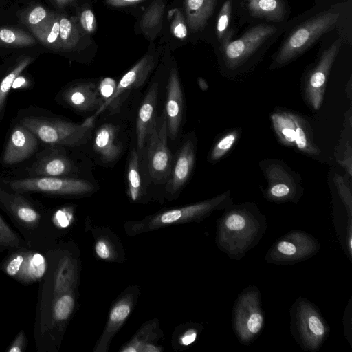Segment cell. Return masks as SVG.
I'll list each match as a JSON object with an SVG mask.
<instances>
[{"label": "cell", "mask_w": 352, "mask_h": 352, "mask_svg": "<svg viewBox=\"0 0 352 352\" xmlns=\"http://www.w3.org/2000/svg\"><path fill=\"white\" fill-rule=\"evenodd\" d=\"M36 43V40L26 32L14 28H0V46L28 47Z\"/></svg>", "instance_id": "cell-34"}, {"label": "cell", "mask_w": 352, "mask_h": 352, "mask_svg": "<svg viewBox=\"0 0 352 352\" xmlns=\"http://www.w3.org/2000/svg\"><path fill=\"white\" fill-rule=\"evenodd\" d=\"M171 28L174 36L178 38L183 39L187 36L188 30L185 18L179 10L175 11Z\"/></svg>", "instance_id": "cell-40"}, {"label": "cell", "mask_w": 352, "mask_h": 352, "mask_svg": "<svg viewBox=\"0 0 352 352\" xmlns=\"http://www.w3.org/2000/svg\"><path fill=\"white\" fill-rule=\"evenodd\" d=\"M74 277V264L65 256L58 264L50 285L44 282L36 320L38 340L52 336L70 317L75 306L72 293Z\"/></svg>", "instance_id": "cell-2"}, {"label": "cell", "mask_w": 352, "mask_h": 352, "mask_svg": "<svg viewBox=\"0 0 352 352\" xmlns=\"http://www.w3.org/2000/svg\"><path fill=\"white\" fill-rule=\"evenodd\" d=\"M58 5L60 6H62L68 2L71 1L72 0H55Z\"/></svg>", "instance_id": "cell-50"}, {"label": "cell", "mask_w": 352, "mask_h": 352, "mask_svg": "<svg viewBox=\"0 0 352 352\" xmlns=\"http://www.w3.org/2000/svg\"><path fill=\"white\" fill-rule=\"evenodd\" d=\"M266 230V218L254 202L232 204L217 220L215 242L230 258L240 260L259 243Z\"/></svg>", "instance_id": "cell-1"}, {"label": "cell", "mask_w": 352, "mask_h": 352, "mask_svg": "<svg viewBox=\"0 0 352 352\" xmlns=\"http://www.w3.org/2000/svg\"><path fill=\"white\" fill-rule=\"evenodd\" d=\"M164 5L162 1H154L143 14L140 28L143 32L147 34L157 32L160 29Z\"/></svg>", "instance_id": "cell-36"}, {"label": "cell", "mask_w": 352, "mask_h": 352, "mask_svg": "<svg viewBox=\"0 0 352 352\" xmlns=\"http://www.w3.org/2000/svg\"><path fill=\"white\" fill-rule=\"evenodd\" d=\"M195 155L196 138L191 135L184 142L172 163L170 173L166 183L168 195H175L187 183L195 166Z\"/></svg>", "instance_id": "cell-19"}, {"label": "cell", "mask_w": 352, "mask_h": 352, "mask_svg": "<svg viewBox=\"0 0 352 352\" xmlns=\"http://www.w3.org/2000/svg\"><path fill=\"white\" fill-rule=\"evenodd\" d=\"M38 140L21 123L12 129L3 154L6 165H14L31 157L37 150Z\"/></svg>", "instance_id": "cell-21"}, {"label": "cell", "mask_w": 352, "mask_h": 352, "mask_svg": "<svg viewBox=\"0 0 352 352\" xmlns=\"http://www.w3.org/2000/svg\"><path fill=\"white\" fill-rule=\"evenodd\" d=\"M290 333L305 351H318L330 334V327L319 308L305 297H298L289 310Z\"/></svg>", "instance_id": "cell-3"}, {"label": "cell", "mask_w": 352, "mask_h": 352, "mask_svg": "<svg viewBox=\"0 0 352 352\" xmlns=\"http://www.w3.org/2000/svg\"><path fill=\"white\" fill-rule=\"evenodd\" d=\"M80 21L82 29L86 32L92 33L95 31L96 21L91 10H84L80 14Z\"/></svg>", "instance_id": "cell-41"}, {"label": "cell", "mask_w": 352, "mask_h": 352, "mask_svg": "<svg viewBox=\"0 0 352 352\" xmlns=\"http://www.w3.org/2000/svg\"><path fill=\"white\" fill-rule=\"evenodd\" d=\"M232 13V1L231 0L226 1L219 12L217 23V32L219 39L224 35L230 19Z\"/></svg>", "instance_id": "cell-39"}, {"label": "cell", "mask_w": 352, "mask_h": 352, "mask_svg": "<svg viewBox=\"0 0 352 352\" xmlns=\"http://www.w3.org/2000/svg\"><path fill=\"white\" fill-rule=\"evenodd\" d=\"M232 204L231 191L188 206L164 210L146 219L131 223L130 232L137 234L160 228L192 221H201L215 210H225Z\"/></svg>", "instance_id": "cell-4"}, {"label": "cell", "mask_w": 352, "mask_h": 352, "mask_svg": "<svg viewBox=\"0 0 352 352\" xmlns=\"http://www.w3.org/2000/svg\"><path fill=\"white\" fill-rule=\"evenodd\" d=\"M159 84L153 82L141 102L136 120V149L141 152L146 146L148 135L157 119L156 109Z\"/></svg>", "instance_id": "cell-22"}, {"label": "cell", "mask_w": 352, "mask_h": 352, "mask_svg": "<svg viewBox=\"0 0 352 352\" xmlns=\"http://www.w3.org/2000/svg\"><path fill=\"white\" fill-rule=\"evenodd\" d=\"M21 244L19 236L0 216V248H14Z\"/></svg>", "instance_id": "cell-38"}, {"label": "cell", "mask_w": 352, "mask_h": 352, "mask_svg": "<svg viewBox=\"0 0 352 352\" xmlns=\"http://www.w3.org/2000/svg\"><path fill=\"white\" fill-rule=\"evenodd\" d=\"M2 268L9 276L24 283H32L45 274L47 263L39 252L20 251L11 254Z\"/></svg>", "instance_id": "cell-15"}, {"label": "cell", "mask_w": 352, "mask_h": 352, "mask_svg": "<svg viewBox=\"0 0 352 352\" xmlns=\"http://www.w3.org/2000/svg\"><path fill=\"white\" fill-rule=\"evenodd\" d=\"M184 94L176 67L170 71L166 87L164 113L166 118L168 136L174 140L178 135L184 115Z\"/></svg>", "instance_id": "cell-20"}, {"label": "cell", "mask_w": 352, "mask_h": 352, "mask_svg": "<svg viewBox=\"0 0 352 352\" xmlns=\"http://www.w3.org/2000/svg\"><path fill=\"white\" fill-rule=\"evenodd\" d=\"M241 133L239 129H233L221 134L214 143L208 155V161L215 163L223 158L233 148Z\"/></svg>", "instance_id": "cell-32"}, {"label": "cell", "mask_w": 352, "mask_h": 352, "mask_svg": "<svg viewBox=\"0 0 352 352\" xmlns=\"http://www.w3.org/2000/svg\"><path fill=\"white\" fill-rule=\"evenodd\" d=\"M333 181L345 212L349 218L352 219V189L351 183L346 175H341L338 173L335 174Z\"/></svg>", "instance_id": "cell-37"}, {"label": "cell", "mask_w": 352, "mask_h": 352, "mask_svg": "<svg viewBox=\"0 0 352 352\" xmlns=\"http://www.w3.org/2000/svg\"><path fill=\"white\" fill-rule=\"evenodd\" d=\"M77 167L62 146H50L29 169L31 177H75Z\"/></svg>", "instance_id": "cell-16"}, {"label": "cell", "mask_w": 352, "mask_h": 352, "mask_svg": "<svg viewBox=\"0 0 352 352\" xmlns=\"http://www.w3.org/2000/svg\"><path fill=\"white\" fill-rule=\"evenodd\" d=\"M65 105L78 113H93L102 106L104 100L98 84L94 81H78L67 86L61 92Z\"/></svg>", "instance_id": "cell-17"}, {"label": "cell", "mask_w": 352, "mask_h": 352, "mask_svg": "<svg viewBox=\"0 0 352 352\" xmlns=\"http://www.w3.org/2000/svg\"><path fill=\"white\" fill-rule=\"evenodd\" d=\"M95 251L98 257L102 259H109L111 256V248L109 243L100 239L97 241L95 245Z\"/></svg>", "instance_id": "cell-45"}, {"label": "cell", "mask_w": 352, "mask_h": 352, "mask_svg": "<svg viewBox=\"0 0 352 352\" xmlns=\"http://www.w3.org/2000/svg\"><path fill=\"white\" fill-rule=\"evenodd\" d=\"M296 125V138L294 148L300 153L311 156L318 157L321 150L314 140L313 129L304 116L292 113Z\"/></svg>", "instance_id": "cell-26"}, {"label": "cell", "mask_w": 352, "mask_h": 352, "mask_svg": "<svg viewBox=\"0 0 352 352\" xmlns=\"http://www.w3.org/2000/svg\"><path fill=\"white\" fill-rule=\"evenodd\" d=\"M351 79L349 80L348 85H346V96L348 97L349 100L351 101Z\"/></svg>", "instance_id": "cell-49"}, {"label": "cell", "mask_w": 352, "mask_h": 352, "mask_svg": "<svg viewBox=\"0 0 352 352\" xmlns=\"http://www.w3.org/2000/svg\"><path fill=\"white\" fill-rule=\"evenodd\" d=\"M197 82H198V85H199L200 89L202 91H206L208 89V85L207 82L203 78H201V77L198 78Z\"/></svg>", "instance_id": "cell-48"}, {"label": "cell", "mask_w": 352, "mask_h": 352, "mask_svg": "<svg viewBox=\"0 0 352 352\" xmlns=\"http://www.w3.org/2000/svg\"><path fill=\"white\" fill-rule=\"evenodd\" d=\"M20 123L42 142L50 146H79L89 140L94 126L76 124L65 120L26 116Z\"/></svg>", "instance_id": "cell-6"}, {"label": "cell", "mask_w": 352, "mask_h": 352, "mask_svg": "<svg viewBox=\"0 0 352 352\" xmlns=\"http://www.w3.org/2000/svg\"><path fill=\"white\" fill-rule=\"evenodd\" d=\"M338 19V13L327 12L301 24L284 41L272 61L270 69L282 67L296 58L332 28Z\"/></svg>", "instance_id": "cell-8"}, {"label": "cell", "mask_w": 352, "mask_h": 352, "mask_svg": "<svg viewBox=\"0 0 352 352\" xmlns=\"http://www.w3.org/2000/svg\"><path fill=\"white\" fill-rule=\"evenodd\" d=\"M250 14L272 21H281L285 14L283 0H246Z\"/></svg>", "instance_id": "cell-31"}, {"label": "cell", "mask_w": 352, "mask_h": 352, "mask_svg": "<svg viewBox=\"0 0 352 352\" xmlns=\"http://www.w3.org/2000/svg\"><path fill=\"white\" fill-rule=\"evenodd\" d=\"M265 325L261 294L256 285L245 287L232 307V328L239 343L249 346L261 335Z\"/></svg>", "instance_id": "cell-5"}, {"label": "cell", "mask_w": 352, "mask_h": 352, "mask_svg": "<svg viewBox=\"0 0 352 352\" xmlns=\"http://www.w3.org/2000/svg\"><path fill=\"white\" fill-rule=\"evenodd\" d=\"M140 153L136 148H133L127 162V192L133 201H139L144 193Z\"/></svg>", "instance_id": "cell-28"}, {"label": "cell", "mask_w": 352, "mask_h": 352, "mask_svg": "<svg viewBox=\"0 0 352 352\" xmlns=\"http://www.w3.org/2000/svg\"><path fill=\"white\" fill-rule=\"evenodd\" d=\"M32 56H23L16 63L11 71L4 76L0 82V118H1L5 109L8 93L14 81L22 72L33 61Z\"/></svg>", "instance_id": "cell-33"}, {"label": "cell", "mask_w": 352, "mask_h": 352, "mask_svg": "<svg viewBox=\"0 0 352 352\" xmlns=\"http://www.w3.org/2000/svg\"><path fill=\"white\" fill-rule=\"evenodd\" d=\"M47 16L45 8L41 6L34 8L29 13L28 23L32 26L36 25L44 20Z\"/></svg>", "instance_id": "cell-43"}, {"label": "cell", "mask_w": 352, "mask_h": 352, "mask_svg": "<svg viewBox=\"0 0 352 352\" xmlns=\"http://www.w3.org/2000/svg\"><path fill=\"white\" fill-rule=\"evenodd\" d=\"M7 184L20 193L38 192L61 196H82L96 189L89 181L76 177H30L8 181Z\"/></svg>", "instance_id": "cell-10"}, {"label": "cell", "mask_w": 352, "mask_h": 352, "mask_svg": "<svg viewBox=\"0 0 352 352\" xmlns=\"http://www.w3.org/2000/svg\"><path fill=\"white\" fill-rule=\"evenodd\" d=\"M59 40L60 49L72 50L80 40V32L76 23L66 16H59Z\"/></svg>", "instance_id": "cell-35"}, {"label": "cell", "mask_w": 352, "mask_h": 352, "mask_svg": "<svg viewBox=\"0 0 352 352\" xmlns=\"http://www.w3.org/2000/svg\"><path fill=\"white\" fill-rule=\"evenodd\" d=\"M92 138L94 151L104 164L116 162L124 152L123 135L117 124L108 122L100 124Z\"/></svg>", "instance_id": "cell-18"}, {"label": "cell", "mask_w": 352, "mask_h": 352, "mask_svg": "<svg viewBox=\"0 0 352 352\" xmlns=\"http://www.w3.org/2000/svg\"><path fill=\"white\" fill-rule=\"evenodd\" d=\"M155 65V60L151 54L142 57L119 80L112 94L103 102L102 106L82 123L94 126L98 116L105 111L111 114L118 113L124 100L131 93L144 85Z\"/></svg>", "instance_id": "cell-11"}, {"label": "cell", "mask_w": 352, "mask_h": 352, "mask_svg": "<svg viewBox=\"0 0 352 352\" xmlns=\"http://www.w3.org/2000/svg\"><path fill=\"white\" fill-rule=\"evenodd\" d=\"M320 249V242L311 234L291 230L274 241L264 259L269 264L294 265L314 256Z\"/></svg>", "instance_id": "cell-9"}, {"label": "cell", "mask_w": 352, "mask_h": 352, "mask_svg": "<svg viewBox=\"0 0 352 352\" xmlns=\"http://www.w3.org/2000/svg\"><path fill=\"white\" fill-rule=\"evenodd\" d=\"M59 27V15L51 14L31 29L42 44L52 49L60 50Z\"/></svg>", "instance_id": "cell-30"}, {"label": "cell", "mask_w": 352, "mask_h": 352, "mask_svg": "<svg viewBox=\"0 0 352 352\" xmlns=\"http://www.w3.org/2000/svg\"><path fill=\"white\" fill-rule=\"evenodd\" d=\"M198 328H190L188 329L182 336L181 342L184 346H188L193 343L199 333Z\"/></svg>", "instance_id": "cell-46"}, {"label": "cell", "mask_w": 352, "mask_h": 352, "mask_svg": "<svg viewBox=\"0 0 352 352\" xmlns=\"http://www.w3.org/2000/svg\"><path fill=\"white\" fill-rule=\"evenodd\" d=\"M0 206L19 223L28 228L36 227L41 214L33 204L21 195V193L9 192L0 185Z\"/></svg>", "instance_id": "cell-23"}, {"label": "cell", "mask_w": 352, "mask_h": 352, "mask_svg": "<svg viewBox=\"0 0 352 352\" xmlns=\"http://www.w3.org/2000/svg\"><path fill=\"white\" fill-rule=\"evenodd\" d=\"M216 0H186V23L190 29L198 30L205 26L215 6Z\"/></svg>", "instance_id": "cell-29"}, {"label": "cell", "mask_w": 352, "mask_h": 352, "mask_svg": "<svg viewBox=\"0 0 352 352\" xmlns=\"http://www.w3.org/2000/svg\"><path fill=\"white\" fill-rule=\"evenodd\" d=\"M270 119L279 142L284 146L294 148L296 125L292 112L276 110L271 114Z\"/></svg>", "instance_id": "cell-27"}, {"label": "cell", "mask_w": 352, "mask_h": 352, "mask_svg": "<svg viewBox=\"0 0 352 352\" xmlns=\"http://www.w3.org/2000/svg\"><path fill=\"white\" fill-rule=\"evenodd\" d=\"M166 114L156 119L147 142L148 169L152 181L157 184L166 183L170 173L173 158L168 146Z\"/></svg>", "instance_id": "cell-12"}, {"label": "cell", "mask_w": 352, "mask_h": 352, "mask_svg": "<svg viewBox=\"0 0 352 352\" xmlns=\"http://www.w3.org/2000/svg\"><path fill=\"white\" fill-rule=\"evenodd\" d=\"M267 181L264 198L276 204L298 203L303 195L301 178L282 160L270 158L259 162Z\"/></svg>", "instance_id": "cell-7"}, {"label": "cell", "mask_w": 352, "mask_h": 352, "mask_svg": "<svg viewBox=\"0 0 352 352\" xmlns=\"http://www.w3.org/2000/svg\"><path fill=\"white\" fill-rule=\"evenodd\" d=\"M352 298L351 297L349 300L348 304L345 308L343 315V324H344V333L346 339L349 343L350 346H352V338H351V309H352Z\"/></svg>", "instance_id": "cell-42"}, {"label": "cell", "mask_w": 352, "mask_h": 352, "mask_svg": "<svg viewBox=\"0 0 352 352\" xmlns=\"http://www.w3.org/2000/svg\"><path fill=\"white\" fill-rule=\"evenodd\" d=\"M27 346V338L23 330H21L13 342L8 349V352H22L24 351Z\"/></svg>", "instance_id": "cell-44"}, {"label": "cell", "mask_w": 352, "mask_h": 352, "mask_svg": "<svg viewBox=\"0 0 352 352\" xmlns=\"http://www.w3.org/2000/svg\"><path fill=\"white\" fill-rule=\"evenodd\" d=\"M275 31L274 26L258 25L248 30L239 38L226 44L223 50L226 67L232 70L238 68Z\"/></svg>", "instance_id": "cell-14"}, {"label": "cell", "mask_w": 352, "mask_h": 352, "mask_svg": "<svg viewBox=\"0 0 352 352\" xmlns=\"http://www.w3.org/2000/svg\"><path fill=\"white\" fill-rule=\"evenodd\" d=\"M341 44L342 40L338 39L329 47L305 80L304 98L314 110L319 109L323 102L327 78Z\"/></svg>", "instance_id": "cell-13"}, {"label": "cell", "mask_w": 352, "mask_h": 352, "mask_svg": "<svg viewBox=\"0 0 352 352\" xmlns=\"http://www.w3.org/2000/svg\"><path fill=\"white\" fill-rule=\"evenodd\" d=\"M336 160L352 177V111L351 107L345 112L344 120L339 142L335 150Z\"/></svg>", "instance_id": "cell-25"}, {"label": "cell", "mask_w": 352, "mask_h": 352, "mask_svg": "<svg viewBox=\"0 0 352 352\" xmlns=\"http://www.w3.org/2000/svg\"><path fill=\"white\" fill-rule=\"evenodd\" d=\"M132 294H127L119 300L111 309L104 331L96 349L107 351L111 339L129 316L132 307Z\"/></svg>", "instance_id": "cell-24"}, {"label": "cell", "mask_w": 352, "mask_h": 352, "mask_svg": "<svg viewBox=\"0 0 352 352\" xmlns=\"http://www.w3.org/2000/svg\"><path fill=\"white\" fill-rule=\"evenodd\" d=\"M144 0H106V3L113 7H122L136 4Z\"/></svg>", "instance_id": "cell-47"}]
</instances>
